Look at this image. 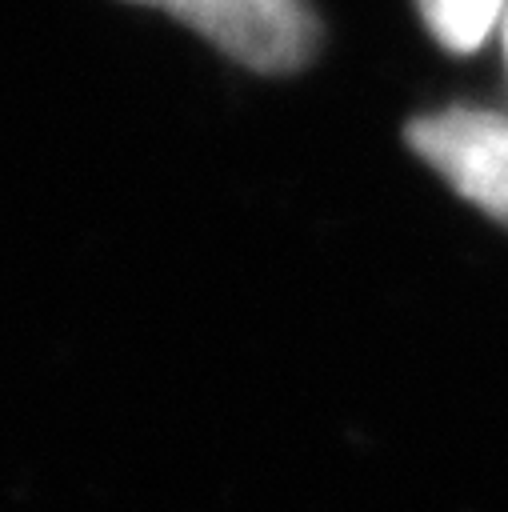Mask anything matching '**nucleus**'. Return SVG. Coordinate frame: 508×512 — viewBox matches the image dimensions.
I'll use <instances>...</instances> for the list:
<instances>
[{
    "label": "nucleus",
    "mask_w": 508,
    "mask_h": 512,
    "mask_svg": "<svg viewBox=\"0 0 508 512\" xmlns=\"http://www.w3.org/2000/svg\"><path fill=\"white\" fill-rule=\"evenodd\" d=\"M160 8L204 36L228 60L260 72L284 76L312 60L320 44V24L308 0H128Z\"/></svg>",
    "instance_id": "f257e3e1"
},
{
    "label": "nucleus",
    "mask_w": 508,
    "mask_h": 512,
    "mask_svg": "<svg viewBox=\"0 0 508 512\" xmlns=\"http://www.w3.org/2000/svg\"><path fill=\"white\" fill-rule=\"evenodd\" d=\"M504 44H508V28H504Z\"/></svg>",
    "instance_id": "20e7f679"
},
{
    "label": "nucleus",
    "mask_w": 508,
    "mask_h": 512,
    "mask_svg": "<svg viewBox=\"0 0 508 512\" xmlns=\"http://www.w3.org/2000/svg\"><path fill=\"white\" fill-rule=\"evenodd\" d=\"M408 148L464 200L508 224V116L484 108H440L404 128Z\"/></svg>",
    "instance_id": "f03ea898"
},
{
    "label": "nucleus",
    "mask_w": 508,
    "mask_h": 512,
    "mask_svg": "<svg viewBox=\"0 0 508 512\" xmlns=\"http://www.w3.org/2000/svg\"><path fill=\"white\" fill-rule=\"evenodd\" d=\"M428 32L448 52H472L488 40L504 0H416Z\"/></svg>",
    "instance_id": "7ed1b4c3"
}]
</instances>
